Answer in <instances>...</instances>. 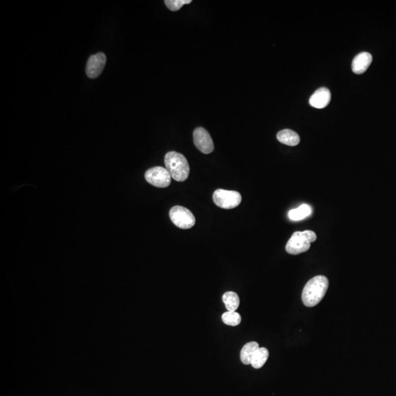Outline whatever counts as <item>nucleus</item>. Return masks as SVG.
<instances>
[{
  "label": "nucleus",
  "mask_w": 396,
  "mask_h": 396,
  "mask_svg": "<svg viewBox=\"0 0 396 396\" xmlns=\"http://www.w3.org/2000/svg\"><path fill=\"white\" fill-rule=\"evenodd\" d=\"M329 288V281L325 276L318 275L310 279L304 286L301 294L303 304L306 307L317 305L325 296Z\"/></svg>",
  "instance_id": "f257e3e1"
},
{
  "label": "nucleus",
  "mask_w": 396,
  "mask_h": 396,
  "mask_svg": "<svg viewBox=\"0 0 396 396\" xmlns=\"http://www.w3.org/2000/svg\"><path fill=\"white\" fill-rule=\"evenodd\" d=\"M165 164L166 169L174 180L176 182L187 180L190 168L185 156L176 151H170L165 155Z\"/></svg>",
  "instance_id": "f03ea898"
},
{
  "label": "nucleus",
  "mask_w": 396,
  "mask_h": 396,
  "mask_svg": "<svg viewBox=\"0 0 396 396\" xmlns=\"http://www.w3.org/2000/svg\"><path fill=\"white\" fill-rule=\"evenodd\" d=\"M316 239V234L312 230L295 232L286 244V251L292 255L305 253Z\"/></svg>",
  "instance_id": "7ed1b4c3"
},
{
  "label": "nucleus",
  "mask_w": 396,
  "mask_h": 396,
  "mask_svg": "<svg viewBox=\"0 0 396 396\" xmlns=\"http://www.w3.org/2000/svg\"><path fill=\"white\" fill-rule=\"evenodd\" d=\"M213 200L219 208L232 209L239 206L241 202V196L236 191L219 189L213 193Z\"/></svg>",
  "instance_id": "20e7f679"
},
{
  "label": "nucleus",
  "mask_w": 396,
  "mask_h": 396,
  "mask_svg": "<svg viewBox=\"0 0 396 396\" xmlns=\"http://www.w3.org/2000/svg\"><path fill=\"white\" fill-rule=\"evenodd\" d=\"M170 218L173 223L179 228H192L196 224V217L193 213L180 205H176L170 209Z\"/></svg>",
  "instance_id": "39448f33"
},
{
  "label": "nucleus",
  "mask_w": 396,
  "mask_h": 396,
  "mask_svg": "<svg viewBox=\"0 0 396 396\" xmlns=\"http://www.w3.org/2000/svg\"><path fill=\"white\" fill-rule=\"evenodd\" d=\"M145 178L148 183L159 188H165L171 183L172 177L169 172L162 167H154L147 170Z\"/></svg>",
  "instance_id": "423d86ee"
},
{
  "label": "nucleus",
  "mask_w": 396,
  "mask_h": 396,
  "mask_svg": "<svg viewBox=\"0 0 396 396\" xmlns=\"http://www.w3.org/2000/svg\"><path fill=\"white\" fill-rule=\"evenodd\" d=\"M193 140L196 148L203 154H211L214 149L212 138L204 128L198 127L195 129Z\"/></svg>",
  "instance_id": "0eeeda50"
},
{
  "label": "nucleus",
  "mask_w": 396,
  "mask_h": 396,
  "mask_svg": "<svg viewBox=\"0 0 396 396\" xmlns=\"http://www.w3.org/2000/svg\"><path fill=\"white\" fill-rule=\"evenodd\" d=\"M106 62V55L102 52L90 57L86 66L87 76L91 79L97 78L104 69Z\"/></svg>",
  "instance_id": "6e6552de"
},
{
  "label": "nucleus",
  "mask_w": 396,
  "mask_h": 396,
  "mask_svg": "<svg viewBox=\"0 0 396 396\" xmlns=\"http://www.w3.org/2000/svg\"><path fill=\"white\" fill-rule=\"evenodd\" d=\"M331 100L330 91L326 88L317 90L309 100L310 106L316 109H323L328 106Z\"/></svg>",
  "instance_id": "1a4fd4ad"
},
{
  "label": "nucleus",
  "mask_w": 396,
  "mask_h": 396,
  "mask_svg": "<svg viewBox=\"0 0 396 396\" xmlns=\"http://www.w3.org/2000/svg\"><path fill=\"white\" fill-rule=\"evenodd\" d=\"M373 57L368 52H361L354 57L352 62V71L354 74H362L366 72L372 63Z\"/></svg>",
  "instance_id": "9d476101"
},
{
  "label": "nucleus",
  "mask_w": 396,
  "mask_h": 396,
  "mask_svg": "<svg viewBox=\"0 0 396 396\" xmlns=\"http://www.w3.org/2000/svg\"><path fill=\"white\" fill-rule=\"evenodd\" d=\"M278 141L289 146H296L300 142V137L295 131L291 129H284L277 134Z\"/></svg>",
  "instance_id": "9b49d317"
},
{
  "label": "nucleus",
  "mask_w": 396,
  "mask_h": 396,
  "mask_svg": "<svg viewBox=\"0 0 396 396\" xmlns=\"http://www.w3.org/2000/svg\"><path fill=\"white\" fill-rule=\"evenodd\" d=\"M259 344L257 342L253 341L247 343L243 346L241 351L240 358L241 363L244 365L251 364L252 360L254 357L255 352L259 349Z\"/></svg>",
  "instance_id": "f8f14e48"
},
{
  "label": "nucleus",
  "mask_w": 396,
  "mask_h": 396,
  "mask_svg": "<svg viewBox=\"0 0 396 396\" xmlns=\"http://www.w3.org/2000/svg\"><path fill=\"white\" fill-rule=\"evenodd\" d=\"M311 213V206L307 204H302L298 208L291 210L289 212V217L291 220L299 221L310 216Z\"/></svg>",
  "instance_id": "ddd939ff"
},
{
  "label": "nucleus",
  "mask_w": 396,
  "mask_h": 396,
  "mask_svg": "<svg viewBox=\"0 0 396 396\" xmlns=\"http://www.w3.org/2000/svg\"><path fill=\"white\" fill-rule=\"evenodd\" d=\"M222 301L228 311L235 312L239 307L240 299L237 294L233 292H227L222 296Z\"/></svg>",
  "instance_id": "4468645a"
},
{
  "label": "nucleus",
  "mask_w": 396,
  "mask_h": 396,
  "mask_svg": "<svg viewBox=\"0 0 396 396\" xmlns=\"http://www.w3.org/2000/svg\"><path fill=\"white\" fill-rule=\"evenodd\" d=\"M269 356L268 349L266 348H259L255 352L254 357L252 360L251 365L255 369H259L264 366L268 360Z\"/></svg>",
  "instance_id": "2eb2a0df"
},
{
  "label": "nucleus",
  "mask_w": 396,
  "mask_h": 396,
  "mask_svg": "<svg viewBox=\"0 0 396 396\" xmlns=\"http://www.w3.org/2000/svg\"><path fill=\"white\" fill-rule=\"evenodd\" d=\"M222 320L227 325L236 326L240 324L241 317L240 314L236 311H227L222 314Z\"/></svg>",
  "instance_id": "dca6fc26"
},
{
  "label": "nucleus",
  "mask_w": 396,
  "mask_h": 396,
  "mask_svg": "<svg viewBox=\"0 0 396 396\" xmlns=\"http://www.w3.org/2000/svg\"><path fill=\"white\" fill-rule=\"evenodd\" d=\"M192 0H165V3L168 9L172 11H177L184 4H190Z\"/></svg>",
  "instance_id": "f3484780"
}]
</instances>
